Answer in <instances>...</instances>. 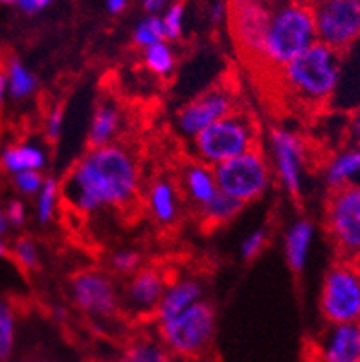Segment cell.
<instances>
[{"label": "cell", "mask_w": 360, "mask_h": 362, "mask_svg": "<svg viewBox=\"0 0 360 362\" xmlns=\"http://www.w3.org/2000/svg\"><path fill=\"white\" fill-rule=\"evenodd\" d=\"M138 184L134 156L118 144H109L79 158L64 184V195L76 210L92 214L105 206H127L137 197Z\"/></svg>", "instance_id": "6da1fadb"}, {"label": "cell", "mask_w": 360, "mask_h": 362, "mask_svg": "<svg viewBox=\"0 0 360 362\" xmlns=\"http://www.w3.org/2000/svg\"><path fill=\"white\" fill-rule=\"evenodd\" d=\"M318 41L313 8L300 0H272L260 64L278 72Z\"/></svg>", "instance_id": "7a4b0ae2"}, {"label": "cell", "mask_w": 360, "mask_h": 362, "mask_svg": "<svg viewBox=\"0 0 360 362\" xmlns=\"http://www.w3.org/2000/svg\"><path fill=\"white\" fill-rule=\"evenodd\" d=\"M281 85L306 105H320L333 96L340 83V54L316 41L278 70Z\"/></svg>", "instance_id": "3957f363"}, {"label": "cell", "mask_w": 360, "mask_h": 362, "mask_svg": "<svg viewBox=\"0 0 360 362\" xmlns=\"http://www.w3.org/2000/svg\"><path fill=\"white\" fill-rule=\"evenodd\" d=\"M158 324V339L180 358H199L210 351L217 329V317L210 302L199 300L187 309Z\"/></svg>", "instance_id": "277c9868"}, {"label": "cell", "mask_w": 360, "mask_h": 362, "mask_svg": "<svg viewBox=\"0 0 360 362\" xmlns=\"http://www.w3.org/2000/svg\"><path fill=\"white\" fill-rule=\"evenodd\" d=\"M255 142L257 136L254 122L248 116L233 110L232 115L224 116L197 134L193 138V149L202 164L214 168L221 162L254 149Z\"/></svg>", "instance_id": "5b68a950"}, {"label": "cell", "mask_w": 360, "mask_h": 362, "mask_svg": "<svg viewBox=\"0 0 360 362\" xmlns=\"http://www.w3.org/2000/svg\"><path fill=\"white\" fill-rule=\"evenodd\" d=\"M327 324H353L360 317V259H340L327 271L320 293Z\"/></svg>", "instance_id": "8992f818"}, {"label": "cell", "mask_w": 360, "mask_h": 362, "mask_svg": "<svg viewBox=\"0 0 360 362\" xmlns=\"http://www.w3.org/2000/svg\"><path fill=\"white\" fill-rule=\"evenodd\" d=\"M217 189L243 204L260 199L270 184V170L260 149H250L239 156L211 168Z\"/></svg>", "instance_id": "52a82bcc"}, {"label": "cell", "mask_w": 360, "mask_h": 362, "mask_svg": "<svg viewBox=\"0 0 360 362\" xmlns=\"http://www.w3.org/2000/svg\"><path fill=\"white\" fill-rule=\"evenodd\" d=\"M325 230L344 259L360 256V186L346 184L331 192L325 204Z\"/></svg>", "instance_id": "ba28073f"}, {"label": "cell", "mask_w": 360, "mask_h": 362, "mask_svg": "<svg viewBox=\"0 0 360 362\" xmlns=\"http://www.w3.org/2000/svg\"><path fill=\"white\" fill-rule=\"evenodd\" d=\"M313 15L318 42L338 54L360 39V0H320Z\"/></svg>", "instance_id": "9c48e42d"}, {"label": "cell", "mask_w": 360, "mask_h": 362, "mask_svg": "<svg viewBox=\"0 0 360 362\" xmlns=\"http://www.w3.org/2000/svg\"><path fill=\"white\" fill-rule=\"evenodd\" d=\"M272 0H228L226 17L232 35L243 55L260 63L261 48L269 26Z\"/></svg>", "instance_id": "30bf717a"}, {"label": "cell", "mask_w": 360, "mask_h": 362, "mask_svg": "<svg viewBox=\"0 0 360 362\" xmlns=\"http://www.w3.org/2000/svg\"><path fill=\"white\" fill-rule=\"evenodd\" d=\"M70 298L78 309L94 318H110L120 308L115 284L98 271H83L74 276Z\"/></svg>", "instance_id": "8fae6325"}, {"label": "cell", "mask_w": 360, "mask_h": 362, "mask_svg": "<svg viewBox=\"0 0 360 362\" xmlns=\"http://www.w3.org/2000/svg\"><path fill=\"white\" fill-rule=\"evenodd\" d=\"M236 101L228 90L224 88H211L178 110L177 127L187 138H195L197 134L219 122L224 116L232 115Z\"/></svg>", "instance_id": "7c38bea8"}, {"label": "cell", "mask_w": 360, "mask_h": 362, "mask_svg": "<svg viewBox=\"0 0 360 362\" xmlns=\"http://www.w3.org/2000/svg\"><path fill=\"white\" fill-rule=\"evenodd\" d=\"M274 168L279 182L292 197H300L306 168V147L301 138L289 129H274L270 134Z\"/></svg>", "instance_id": "4fadbf2b"}, {"label": "cell", "mask_w": 360, "mask_h": 362, "mask_svg": "<svg viewBox=\"0 0 360 362\" xmlns=\"http://www.w3.org/2000/svg\"><path fill=\"white\" fill-rule=\"evenodd\" d=\"M315 362H360V327L329 324L315 344Z\"/></svg>", "instance_id": "5bb4252c"}, {"label": "cell", "mask_w": 360, "mask_h": 362, "mask_svg": "<svg viewBox=\"0 0 360 362\" xmlns=\"http://www.w3.org/2000/svg\"><path fill=\"white\" fill-rule=\"evenodd\" d=\"M166 287H168V281H166L164 272L153 267H140L137 272H132V278L129 280L125 302L138 315L155 313Z\"/></svg>", "instance_id": "9a60e30c"}, {"label": "cell", "mask_w": 360, "mask_h": 362, "mask_svg": "<svg viewBox=\"0 0 360 362\" xmlns=\"http://www.w3.org/2000/svg\"><path fill=\"white\" fill-rule=\"evenodd\" d=\"M199 300H202V285L195 278H180L173 284H168L155 309L156 322L175 317V315L197 303Z\"/></svg>", "instance_id": "2e32d148"}, {"label": "cell", "mask_w": 360, "mask_h": 362, "mask_svg": "<svg viewBox=\"0 0 360 362\" xmlns=\"http://www.w3.org/2000/svg\"><path fill=\"white\" fill-rule=\"evenodd\" d=\"M313 239H315V225L307 219H298L285 235V256L289 267L296 274L306 269Z\"/></svg>", "instance_id": "e0dca14e"}, {"label": "cell", "mask_w": 360, "mask_h": 362, "mask_svg": "<svg viewBox=\"0 0 360 362\" xmlns=\"http://www.w3.org/2000/svg\"><path fill=\"white\" fill-rule=\"evenodd\" d=\"M0 164L11 175L28 170L41 171L46 164V153L37 144H13L0 153Z\"/></svg>", "instance_id": "ac0fdd59"}, {"label": "cell", "mask_w": 360, "mask_h": 362, "mask_svg": "<svg viewBox=\"0 0 360 362\" xmlns=\"http://www.w3.org/2000/svg\"><path fill=\"white\" fill-rule=\"evenodd\" d=\"M120 125H122V116H120L118 107L107 103V101L98 105L94 110V116H92L91 127H88V146H91V149L112 144L120 131Z\"/></svg>", "instance_id": "d6986e66"}, {"label": "cell", "mask_w": 360, "mask_h": 362, "mask_svg": "<svg viewBox=\"0 0 360 362\" xmlns=\"http://www.w3.org/2000/svg\"><path fill=\"white\" fill-rule=\"evenodd\" d=\"M151 216L158 221L160 225H171L178 216V195L175 186L169 180L160 179L149 188L147 193Z\"/></svg>", "instance_id": "ffe728a7"}, {"label": "cell", "mask_w": 360, "mask_h": 362, "mask_svg": "<svg viewBox=\"0 0 360 362\" xmlns=\"http://www.w3.org/2000/svg\"><path fill=\"white\" fill-rule=\"evenodd\" d=\"M184 188L187 192V197L199 206L206 204L215 193L219 192L217 184H215L214 171L210 165L202 164V162L187 165L186 173H184Z\"/></svg>", "instance_id": "44dd1931"}, {"label": "cell", "mask_w": 360, "mask_h": 362, "mask_svg": "<svg viewBox=\"0 0 360 362\" xmlns=\"http://www.w3.org/2000/svg\"><path fill=\"white\" fill-rule=\"evenodd\" d=\"M360 175V146H353L338 153L325 168V180L329 188H342Z\"/></svg>", "instance_id": "7402d4cb"}, {"label": "cell", "mask_w": 360, "mask_h": 362, "mask_svg": "<svg viewBox=\"0 0 360 362\" xmlns=\"http://www.w3.org/2000/svg\"><path fill=\"white\" fill-rule=\"evenodd\" d=\"M120 362H177L158 337H137L123 349Z\"/></svg>", "instance_id": "603a6c76"}, {"label": "cell", "mask_w": 360, "mask_h": 362, "mask_svg": "<svg viewBox=\"0 0 360 362\" xmlns=\"http://www.w3.org/2000/svg\"><path fill=\"white\" fill-rule=\"evenodd\" d=\"M199 208H201V219L206 226H219L226 225L233 217H238L245 204L226 193L217 192L210 201Z\"/></svg>", "instance_id": "cb8c5ba5"}, {"label": "cell", "mask_w": 360, "mask_h": 362, "mask_svg": "<svg viewBox=\"0 0 360 362\" xmlns=\"http://www.w3.org/2000/svg\"><path fill=\"white\" fill-rule=\"evenodd\" d=\"M6 79H8V96L13 100H26L35 92L37 78L32 70L21 59H9L6 64Z\"/></svg>", "instance_id": "d4e9b609"}, {"label": "cell", "mask_w": 360, "mask_h": 362, "mask_svg": "<svg viewBox=\"0 0 360 362\" xmlns=\"http://www.w3.org/2000/svg\"><path fill=\"white\" fill-rule=\"evenodd\" d=\"M17 349V311L9 302L0 300V362L13 361Z\"/></svg>", "instance_id": "484cf974"}, {"label": "cell", "mask_w": 360, "mask_h": 362, "mask_svg": "<svg viewBox=\"0 0 360 362\" xmlns=\"http://www.w3.org/2000/svg\"><path fill=\"white\" fill-rule=\"evenodd\" d=\"M144 64L158 78H168L175 70V54L166 41L156 42L144 50Z\"/></svg>", "instance_id": "4316f807"}, {"label": "cell", "mask_w": 360, "mask_h": 362, "mask_svg": "<svg viewBox=\"0 0 360 362\" xmlns=\"http://www.w3.org/2000/svg\"><path fill=\"white\" fill-rule=\"evenodd\" d=\"M59 182L54 177H48L42 182V188L37 193L35 202V217L41 225H48L54 219L57 201H59Z\"/></svg>", "instance_id": "83f0119b"}, {"label": "cell", "mask_w": 360, "mask_h": 362, "mask_svg": "<svg viewBox=\"0 0 360 362\" xmlns=\"http://www.w3.org/2000/svg\"><path fill=\"white\" fill-rule=\"evenodd\" d=\"M132 41H134L137 46H140L141 50H146V48L156 45V42L166 41L162 18L156 17V15H149V17L144 18V21L134 28Z\"/></svg>", "instance_id": "f1b7e54d"}, {"label": "cell", "mask_w": 360, "mask_h": 362, "mask_svg": "<svg viewBox=\"0 0 360 362\" xmlns=\"http://www.w3.org/2000/svg\"><path fill=\"white\" fill-rule=\"evenodd\" d=\"M11 256L24 271H33L39 267V248H37L35 241L30 238L17 239L11 248Z\"/></svg>", "instance_id": "f546056e"}, {"label": "cell", "mask_w": 360, "mask_h": 362, "mask_svg": "<svg viewBox=\"0 0 360 362\" xmlns=\"http://www.w3.org/2000/svg\"><path fill=\"white\" fill-rule=\"evenodd\" d=\"M184 15H186V8H184L182 2H175L166 9L164 17H160L162 26H164L166 41H177L178 37L182 35Z\"/></svg>", "instance_id": "4dcf8cb0"}, {"label": "cell", "mask_w": 360, "mask_h": 362, "mask_svg": "<svg viewBox=\"0 0 360 362\" xmlns=\"http://www.w3.org/2000/svg\"><path fill=\"white\" fill-rule=\"evenodd\" d=\"M269 243V235H267V230L257 228L254 232L246 235L241 243V256L246 262H252L255 257L263 252V248Z\"/></svg>", "instance_id": "1f68e13d"}, {"label": "cell", "mask_w": 360, "mask_h": 362, "mask_svg": "<svg viewBox=\"0 0 360 362\" xmlns=\"http://www.w3.org/2000/svg\"><path fill=\"white\" fill-rule=\"evenodd\" d=\"M141 265V256L137 250H131V248H123L118 250L115 256L110 257V267L115 269L120 274H132L137 272Z\"/></svg>", "instance_id": "d6a6232c"}, {"label": "cell", "mask_w": 360, "mask_h": 362, "mask_svg": "<svg viewBox=\"0 0 360 362\" xmlns=\"http://www.w3.org/2000/svg\"><path fill=\"white\" fill-rule=\"evenodd\" d=\"M42 182H45V177L41 175V171L28 170L13 175L15 188L23 195H37L39 189L42 188Z\"/></svg>", "instance_id": "836d02e7"}, {"label": "cell", "mask_w": 360, "mask_h": 362, "mask_svg": "<svg viewBox=\"0 0 360 362\" xmlns=\"http://www.w3.org/2000/svg\"><path fill=\"white\" fill-rule=\"evenodd\" d=\"M63 124H64V112L61 107H54V109L48 112L46 116V124H45V131L46 136L50 138V140H57L63 133Z\"/></svg>", "instance_id": "e575fe53"}, {"label": "cell", "mask_w": 360, "mask_h": 362, "mask_svg": "<svg viewBox=\"0 0 360 362\" xmlns=\"http://www.w3.org/2000/svg\"><path fill=\"white\" fill-rule=\"evenodd\" d=\"M6 217H8L9 226H23L24 221H26V206H24L23 201L13 199V201L8 202V206L4 208Z\"/></svg>", "instance_id": "d590c367"}, {"label": "cell", "mask_w": 360, "mask_h": 362, "mask_svg": "<svg viewBox=\"0 0 360 362\" xmlns=\"http://www.w3.org/2000/svg\"><path fill=\"white\" fill-rule=\"evenodd\" d=\"M54 0H17V6L23 9L24 13L28 15H35L39 11H42L45 8L52 4Z\"/></svg>", "instance_id": "8d00e7d4"}, {"label": "cell", "mask_w": 360, "mask_h": 362, "mask_svg": "<svg viewBox=\"0 0 360 362\" xmlns=\"http://www.w3.org/2000/svg\"><path fill=\"white\" fill-rule=\"evenodd\" d=\"M210 18L215 24L226 21V2H223V0H215L210 8Z\"/></svg>", "instance_id": "74e56055"}, {"label": "cell", "mask_w": 360, "mask_h": 362, "mask_svg": "<svg viewBox=\"0 0 360 362\" xmlns=\"http://www.w3.org/2000/svg\"><path fill=\"white\" fill-rule=\"evenodd\" d=\"M166 4H168V0H144V9L149 15H156L166 8Z\"/></svg>", "instance_id": "f35d334b"}, {"label": "cell", "mask_w": 360, "mask_h": 362, "mask_svg": "<svg viewBox=\"0 0 360 362\" xmlns=\"http://www.w3.org/2000/svg\"><path fill=\"white\" fill-rule=\"evenodd\" d=\"M349 134H352L355 146H360V112H356L349 124Z\"/></svg>", "instance_id": "ab89813d"}, {"label": "cell", "mask_w": 360, "mask_h": 362, "mask_svg": "<svg viewBox=\"0 0 360 362\" xmlns=\"http://www.w3.org/2000/svg\"><path fill=\"white\" fill-rule=\"evenodd\" d=\"M105 2H107V9H109L110 13H120V11L125 9L129 0H105Z\"/></svg>", "instance_id": "60d3db41"}, {"label": "cell", "mask_w": 360, "mask_h": 362, "mask_svg": "<svg viewBox=\"0 0 360 362\" xmlns=\"http://www.w3.org/2000/svg\"><path fill=\"white\" fill-rule=\"evenodd\" d=\"M6 98H8V79L4 70H0V105L4 103Z\"/></svg>", "instance_id": "b9f144b4"}, {"label": "cell", "mask_w": 360, "mask_h": 362, "mask_svg": "<svg viewBox=\"0 0 360 362\" xmlns=\"http://www.w3.org/2000/svg\"><path fill=\"white\" fill-rule=\"evenodd\" d=\"M8 232H9L8 217H6L4 208H0V238H4V235L8 234Z\"/></svg>", "instance_id": "7bdbcfd3"}, {"label": "cell", "mask_w": 360, "mask_h": 362, "mask_svg": "<svg viewBox=\"0 0 360 362\" xmlns=\"http://www.w3.org/2000/svg\"><path fill=\"white\" fill-rule=\"evenodd\" d=\"M24 362H61V361H55V358H48V357H32V358H26Z\"/></svg>", "instance_id": "ee69618b"}, {"label": "cell", "mask_w": 360, "mask_h": 362, "mask_svg": "<svg viewBox=\"0 0 360 362\" xmlns=\"http://www.w3.org/2000/svg\"><path fill=\"white\" fill-rule=\"evenodd\" d=\"M9 254V248H8V245L4 243V239L0 238V257H6Z\"/></svg>", "instance_id": "f6af8a7d"}, {"label": "cell", "mask_w": 360, "mask_h": 362, "mask_svg": "<svg viewBox=\"0 0 360 362\" xmlns=\"http://www.w3.org/2000/svg\"><path fill=\"white\" fill-rule=\"evenodd\" d=\"M55 318H59V320H63L64 317H66V313H64V309H61V308H55Z\"/></svg>", "instance_id": "bcb514c9"}, {"label": "cell", "mask_w": 360, "mask_h": 362, "mask_svg": "<svg viewBox=\"0 0 360 362\" xmlns=\"http://www.w3.org/2000/svg\"><path fill=\"white\" fill-rule=\"evenodd\" d=\"M300 2H303V4H307V6H310V8H313V6L318 4L320 0H300Z\"/></svg>", "instance_id": "7dc6e473"}, {"label": "cell", "mask_w": 360, "mask_h": 362, "mask_svg": "<svg viewBox=\"0 0 360 362\" xmlns=\"http://www.w3.org/2000/svg\"><path fill=\"white\" fill-rule=\"evenodd\" d=\"M2 4H17V0H0Z\"/></svg>", "instance_id": "c3c4849f"}, {"label": "cell", "mask_w": 360, "mask_h": 362, "mask_svg": "<svg viewBox=\"0 0 360 362\" xmlns=\"http://www.w3.org/2000/svg\"><path fill=\"white\" fill-rule=\"evenodd\" d=\"M356 326H359V327H360V317H359V320H356Z\"/></svg>", "instance_id": "681fc988"}, {"label": "cell", "mask_w": 360, "mask_h": 362, "mask_svg": "<svg viewBox=\"0 0 360 362\" xmlns=\"http://www.w3.org/2000/svg\"><path fill=\"white\" fill-rule=\"evenodd\" d=\"M359 259H360V256H359Z\"/></svg>", "instance_id": "f907efd6"}]
</instances>
